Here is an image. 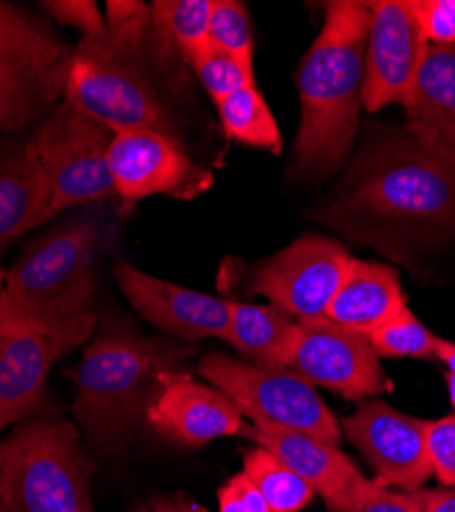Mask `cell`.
<instances>
[{
	"instance_id": "cell-1",
	"label": "cell",
	"mask_w": 455,
	"mask_h": 512,
	"mask_svg": "<svg viewBox=\"0 0 455 512\" xmlns=\"http://www.w3.org/2000/svg\"><path fill=\"white\" fill-rule=\"evenodd\" d=\"M117 232L113 211H85L35 238L11 269H3L5 314L74 349L95 332L97 265Z\"/></svg>"
},
{
	"instance_id": "cell-2",
	"label": "cell",
	"mask_w": 455,
	"mask_h": 512,
	"mask_svg": "<svg viewBox=\"0 0 455 512\" xmlns=\"http://www.w3.org/2000/svg\"><path fill=\"white\" fill-rule=\"evenodd\" d=\"M369 3L333 0L296 74L302 117L294 148L296 177L333 175L353 148L363 105Z\"/></svg>"
},
{
	"instance_id": "cell-3",
	"label": "cell",
	"mask_w": 455,
	"mask_h": 512,
	"mask_svg": "<svg viewBox=\"0 0 455 512\" xmlns=\"http://www.w3.org/2000/svg\"><path fill=\"white\" fill-rule=\"evenodd\" d=\"M328 222L388 238L455 232V160L415 134L396 136L353 166Z\"/></svg>"
},
{
	"instance_id": "cell-4",
	"label": "cell",
	"mask_w": 455,
	"mask_h": 512,
	"mask_svg": "<svg viewBox=\"0 0 455 512\" xmlns=\"http://www.w3.org/2000/svg\"><path fill=\"white\" fill-rule=\"evenodd\" d=\"M191 347L173 338H144L121 328L101 330L68 371L80 435L99 455H115L132 439L162 377L179 371Z\"/></svg>"
},
{
	"instance_id": "cell-5",
	"label": "cell",
	"mask_w": 455,
	"mask_h": 512,
	"mask_svg": "<svg viewBox=\"0 0 455 512\" xmlns=\"http://www.w3.org/2000/svg\"><path fill=\"white\" fill-rule=\"evenodd\" d=\"M95 469L72 422L27 418L0 441V510L93 512Z\"/></svg>"
},
{
	"instance_id": "cell-6",
	"label": "cell",
	"mask_w": 455,
	"mask_h": 512,
	"mask_svg": "<svg viewBox=\"0 0 455 512\" xmlns=\"http://www.w3.org/2000/svg\"><path fill=\"white\" fill-rule=\"evenodd\" d=\"M62 101L113 134L148 130L183 144L179 127L154 89L148 68L123 50L109 31L82 37L72 48Z\"/></svg>"
},
{
	"instance_id": "cell-7",
	"label": "cell",
	"mask_w": 455,
	"mask_h": 512,
	"mask_svg": "<svg viewBox=\"0 0 455 512\" xmlns=\"http://www.w3.org/2000/svg\"><path fill=\"white\" fill-rule=\"evenodd\" d=\"M72 48L37 17L0 3V132L17 134L62 103Z\"/></svg>"
},
{
	"instance_id": "cell-8",
	"label": "cell",
	"mask_w": 455,
	"mask_h": 512,
	"mask_svg": "<svg viewBox=\"0 0 455 512\" xmlns=\"http://www.w3.org/2000/svg\"><path fill=\"white\" fill-rule=\"evenodd\" d=\"M199 375L224 392L244 416L263 429L294 431L337 445L339 422L316 394L312 383L287 367H265L208 353L197 367Z\"/></svg>"
},
{
	"instance_id": "cell-9",
	"label": "cell",
	"mask_w": 455,
	"mask_h": 512,
	"mask_svg": "<svg viewBox=\"0 0 455 512\" xmlns=\"http://www.w3.org/2000/svg\"><path fill=\"white\" fill-rule=\"evenodd\" d=\"M111 140V130L66 101L35 127L31 142L52 191V220L72 207L117 197L109 170Z\"/></svg>"
},
{
	"instance_id": "cell-10",
	"label": "cell",
	"mask_w": 455,
	"mask_h": 512,
	"mask_svg": "<svg viewBox=\"0 0 455 512\" xmlns=\"http://www.w3.org/2000/svg\"><path fill=\"white\" fill-rule=\"evenodd\" d=\"M353 256L337 240L306 234L271 256L251 279V291L298 322L326 318Z\"/></svg>"
},
{
	"instance_id": "cell-11",
	"label": "cell",
	"mask_w": 455,
	"mask_h": 512,
	"mask_svg": "<svg viewBox=\"0 0 455 512\" xmlns=\"http://www.w3.org/2000/svg\"><path fill=\"white\" fill-rule=\"evenodd\" d=\"M109 170L123 203L152 195L191 201L214 185L212 170L197 164L183 144L148 130L113 134Z\"/></svg>"
},
{
	"instance_id": "cell-12",
	"label": "cell",
	"mask_w": 455,
	"mask_h": 512,
	"mask_svg": "<svg viewBox=\"0 0 455 512\" xmlns=\"http://www.w3.org/2000/svg\"><path fill=\"white\" fill-rule=\"evenodd\" d=\"M369 7L361 101L367 111H380L406 103L427 58L429 41L410 0H380Z\"/></svg>"
},
{
	"instance_id": "cell-13",
	"label": "cell",
	"mask_w": 455,
	"mask_h": 512,
	"mask_svg": "<svg viewBox=\"0 0 455 512\" xmlns=\"http://www.w3.org/2000/svg\"><path fill=\"white\" fill-rule=\"evenodd\" d=\"M287 369L298 371L312 386L333 390L349 400H365L388 388L369 336L326 318L298 322Z\"/></svg>"
},
{
	"instance_id": "cell-14",
	"label": "cell",
	"mask_w": 455,
	"mask_h": 512,
	"mask_svg": "<svg viewBox=\"0 0 455 512\" xmlns=\"http://www.w3.org/2000/svg\"><path fill=\"white\" fill-rule=\"evenodd\" d=\"M343 431L376 467V482L382 486L417 490L433 474L427 420L398 412L380 400H369L343 420Z\"/></svg>"
},
{
	"instance_id": "cell-15",
	"label": "cell",
	"mask_w": 455,
	"mask_h": 512,
	"mask_svg": "<svg viewBox=\"0 0 455 512\" xmlns=\"http://www.w3.org/2000/svg\"><path fill=\"white\" fill-rule=\"evenodd\" d=\"M70 351L74 347L66 340L9 318L0 306V433L27 418L44 416L48 375L54 363Z\"/></svg>"
},
{
	"instance_id": "cell-16",
	"label": "cell",
	"mask_w": 455,
	"mask_h": 512,
	"mask_svg": "<svg viewBox=\"0 0 455 512\" xmlns=\"http://www.w3.org/2000/svg\"><path fill=\"white\" fill-rule=\"evenodd\" d=\"M242 410L218 388L205 386L183 371L162 377L144 422L154 433L185 447L208 445L240 435Z\"/></svg>"
},
{
	"instance_id": "cell-17",
	"label": "cell",
	"mask_w": 455,
	"mask_h": 512,
	"mask_svg": "<svg viewBox=\"0 0 455 512\" xmlns=\"http://www.w3.org/2000/svg\"><path fill=\"white\" fill-rule=\"evenodd\" d=\"M115 279L130 304L156 328L183 340L226 338L228 300L162 281L132 265H119Z\"/></svg>"
},
{
	"instance_id": "cell-18",
	"label": "cell",
	"mask_w": 455,
	"mask_h": 512,
	"mask_svg": "<svg viewBox=\"0 0 455 512\" xmlns=\"http://www.w3.org/2000/svg\"><path fill=\"white\" fill-rule=\"evenodd\" d=\"M240 435L281 459L326 500L333 512H351L357 498L374 484L357 472L355 463L345 453L318 437L263 429L255 424H244Z\"/></svg>"
},
{
	"instance_id": "cell-19",
	"label": "cell",
	"mask_w": 455,
	"mask_h": 512,
	"mask_svg": "<svg viewBox=\"0 0 455 512\" xmlns=\"http://www.w3.org/2000/svg\"><path fill=\"white\" fill-rule=\"evenodd\" d=\"M52 191L29 138L0 144V250L52 220Z\"/></svg>"
},
{
	"instance_id": "cell-20",
	"label": "cell",
	"mask_w": 455,
	"mask_h": 512,
	"mask_svg": "<svg viewBox=\"0 0 455 512\" xmlns=\"http://www.w3.org/2000/svg\"><path fill=\"white\" fill-rule=\"evenodd\" d=\"M404 109L408 132L455 160V46H429Z\"/></svg>"
},
{
	"instance_id": "cell-21",
	"label": "cell",
	"mask_w": 455,
	"mask_h": 512,
	"mask_svg": "<svg viewBox=\"0 0 455 512\" xmlns=\"http://www.w3.org/2000/svg\"><path fill=\"white\" fill-rule=\"evenodd\" d=\"M406 308L398 273L386 265L351 259L326 320L369 336Z\"/></svg>"
},
{
	"instance_id": "cell-22",
	"label": "cell",
	"mask_w": 455,
	"mask_h": 512,
	"mask_svg": "<svg viewBox=\"0 0 455 512\" xmlns=\"http://www.w3.org/2000/svg\"><path fill=\"white\" fill-rule=\"evenodd\" d=\"M228 343L255 365L287 367L292 355L298 320L275 304H246L228 300Z\"/></svg>"
},
{
	"instance_id": "cell-23",
	"label": "cell",
	"mask_w": 455,
	"mask_h": 512,
	"mask_svg": "<svg viewBox=\"0 0 455 512\" xmlns=\"http://www.w3.org/2000/svg\"><path fill=\"white\" fill-rule=\"evenodd\" d=\"M212 9L214 0H154L150 15L164 44L193 64L212 50Z\"/></svg>"
},
{
	"instance_id": "cell-24",
	"label": "cell",
	"mask_w": 455,
	"mask_h": 512,
	"mask_svg": "<svg viewBox=\"0 0 455 512\" xmlns=\"http://www.w3.org/2000/svg\"><path fill=\"white\" fill-rule=\"evenodd\" d=\"M216 107L224 132L230 140L273 154L281 152L283 138L277 119L273 117L257 84H248V87L234 91L218 101Z\"/></svg>"
},
{
	"instance_id": "cell-25",
	"label": "cell",
	"mask_w": 455,
	"mask_h": 512,
	"mask_svg": "<svg viewBox=\"0 0 455 512\" xmlns=\"http://www.w3.org/2000/svg\"><path fill=\"white\" fill-rule=\"evenodd\" d=\"M244 474L259 488L271 512H300L316 494L296 472L263 447L244 455Z\"/></svg>"
},
{
	"instance_id": "cell-26",
	"label": "cell",
	"mask_w": 455,
	"mask_h": 512,
	"mask_svg": "<svg viewBox=\"0 0 455 512\" xmlns=\"http://www.w3.org/2000/svg\"><path fill=\"white\" fill-rule=\"evenodd\" d=\"M210 41L214 50L253 68L255 35L248 7L240 0H214Z\"/></svg>"
},
{
	"instance_id": "cell-27",
	"label": "cell",
	"mask_w": 455,
	"mask_h": 512,
	"mask_svg": "<svg viewBox=\"0 0 455 512\" xmlns=\"http://www.w3.org/2000/svg\"><path fill=\"white\" fill-rule=\"evenodd\" d=\"M371 347L378 357H435L437 336L419 322V318L408 310V306L392 318L388 324L369 334Z\"/></svg>"
},
{
	"instance_id": "cell-28",
	"label": "cell",
	"mask_w": 455,
	"mask_h": 512,
	"mask_svg": "<svg viewBox=\"0 0 455 512\" xmlns=\"http://www.w3.org/2000/svg\"><path fill=\"white\" fill-rule=\"evenodd\" d=\"M199 82L203 84L205 93H208L214 103L222 101L224 97L232 95L238 89L248 87L255 82V68L238 62L236 58L222 54L218 50H210L203 58L191 64Z\"/></svg>"
},
{
	"instance_id": "cell-29",
	"label": "cell",
	"mask_w": 455,
	"mask_h": 512,
	"mask_svg": "<svg viewBox=\"0 0 455 512\" xmlns=\"http://www.w3.org/2000/svg\"><path fill=\"white\" fill-rule=\"evenodd\" d=\"M431 46H455V0H410Z\"/></svg>"
},
{
	"instance_id": "cell-30",
	"label": "cell",
	"mask_w": 455,
	"mask_h": 512,
	"mask_svg": "<svg viewBox=\"0 0 455 512\" xmlns=\"http://www.w3.org/2000/svg\"><path fill=\"white\" fill-rule=\"evenodd\" d=\"M427 451L439 480L455 486V416L427 420Z\"/></svg>"
},
{
	"instance_id": "cell-31",
	"label": "cell",
	"mask_w": 455,
	"mask_h": 512,
	"mask_svg": "<svg viewBox=\"0 0 455 512\" xmlns=\"http://www.w3.org/2000/svg\"><path fill=\"white\" fill-rule=\"evenodd\" d=\"M44 9L54 21L80 31L82 37H97L107 31L105 17L93 0H48Z\"/></svg>"
},
{
	"instance_id": "cell-32",
	"label": "cell",
	"mask_w": 455,
	"mask_h": 512,
	"mask_svg": "<svg viewBox=\"0 0 455 512\" xmlns=\"http://www.w3.org/2000/svg\"><path fill=\"white\" fill-rule=\"evenodd\" d=\"M218 512H271L267 500L244 472L232 476L218 492Z\"/></svg>"
},
{
	"instance_id": "cell-33",
	"label": "cell",
	"mask_w": 455,
	"mask_h": 512,
	"mask_svg": "<svg viewBox=\"0 0 455 512\" xmlns=\"http://www.w3.org/2000/svg\"><path fill=\"white\" fill-rule=\"evenodd\" d=\"M351 512H419V508L410 494L390 492L386 486L374 482L357 498Z\"/></svg>"
},
{
	"instance_id": "cell-34",
	"label": "cell",
	"mask_w": 455,
	"mask_h": 512,
	"mask_svg": "<svg viewBox=\"0 0 455 512\" xmlns=\"http://www.w3.org/2000/svg\"><path fill=\"white\" fill-rule=\"evenodd\" d=\"M419 512H455V490H423L410 492Z\"/></svg>"
},
{
	"instance_id": "cell-35",
	"label": "cell",
	"mask_w": 455,
	"mask_h": 512,
	"mask_svg": "<svg viewBox=\"0 0 455 512\" xmlns=\"http://www.w3.org/2000/svg\"><path fill=\"white\" fill-rule=\"evenodd\" d=\"M435 357L441 359V361L449 367V373L455 375V345H453V343H447V340L437 338Z\"/></svg>"
},
{
	"instance_id": "cell-36",
	"label": "cell",
	"mask_w": 455,
	"mask_h": 512,
	"mask_svg": "<svg viewBox=\"0 0 455 512\" xmlns=\"http://www.w3.org/2000/svg\"><path fill=\"white\" fill-rule=\"evenodd\" d=\"M148 512H181V508L177 506L175 498H167V496H154V500L148 506Z\"/></svg>"
},
{
	"instance_id": "cell-37",
	"label": "cell",
	"mask_w": 455,
	"mask_h": 512,
	"mask_svg": "<svg viewBox=\"0 0 455 512\" xmlns=\"http://www.w3.org/2000/svg\"><path fill=\"white\" fill-rule=\"evenodd\" d=\"M175 502H177V506L181 508V512H210V510H205L201 504H197L195 500H191V498L185 496V494L175 496Z\"/></svg>"
},
{
	"instance_id": "cell-38",
	"label": "cell",
	"mask_w": 455,
	"mask_h": 512,
	"mask_svg": "<svg viewBox=\"0 0 455 512\" xmlns=\"http://www.w3.org/2000/svg\"><path fill=\"white\" fill-rule=\"evenodd\" d=\"M445 381H447V390H449L451 404H453V408H455V375H453V373H447V375H445Z\"/></svg>"
},
{
	"instance_id": "cell-39",
	"label": "cell",
	"mask_w": 455,
	"mask_h": 512,
	"mask_svg": "<svg viewBox=\"0 0 455 512\" xmlns=\"http://www.w3.org/2000/svg\"><path fill=\"white\" fill-rule=\"evenodd\" d=\"M134 512H148V506H146V504H142V506H138Z\"/></svg>"
},
{
	"instance_id": "cell-40",
	"label": "cell",
	"mask_w": 455,
	"mask_h": 512,
	"mask_svg": "<svg viewBox=\"0 0 455 512\" xmlns=\"http://www.w3.org/2000/svg\"><path fill=\"white\" fill-rule=\"evenodd\" d=\"M0 256H3V250H0Z\"/></svg>"
},
{
	"instance_id": "cell-41",
	"label": "cell",
	"mask_w": 455,
	"mask_h": 512,
	"mask_svg": "<svg viewBox=\"0 0 455 512\" xmlns=\"http://www.w3.org/2000/svg\"><path fill=\"white\" fill-rule=\"evenodd\" d=\"M0 512H3V510H0Z\"/></svg>"
}]
</instances>
